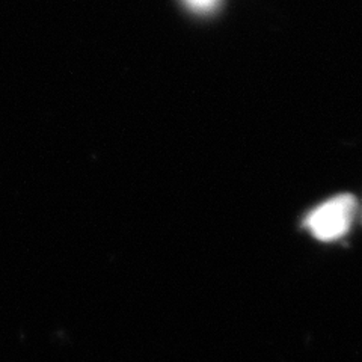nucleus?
Segmentation results:
<instances>
[{"label":"nucleus","instance_id":"1","mask_svg":"<svg viewBox=\"0 0 362 362\" xmlns=\"http://www.w3.org/2000/svg\"><path fill=\"white\" fill-rule=\"evenodd\" d=\"M356 199L352 195H338L314 209L305 226L320 242H335L344 237L356 214Z\"/></svg>","mask_w":362,"mask_h":362},{"label":"nucleus","instance_id":"2","mask_svg":"<svg viewBox=\"0 0 362 362\" xmlns=\"http://www.w3.org/2000/svg\"><path fill=\"white\" fill-rule=\"evenodd\" d=\"M218 0H186V4L195 11H199V13H206V11H210L216 5Z\"/></svg>","mask_w":362,"mask_h":362}]
</instances>
